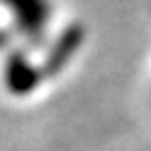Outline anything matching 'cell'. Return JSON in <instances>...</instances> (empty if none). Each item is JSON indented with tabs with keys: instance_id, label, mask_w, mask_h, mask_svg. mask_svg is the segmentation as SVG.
<instances>
[{
	"instance_id": "cell-1",
	"label": "cell",
	"mask_w": 151,
	"mask_h": 151,
	"mask_svg": "<svg viewBox=\"0 0 151 151\" xmlns=\"http://www.w3.org/2000/svg\"><path fill=\"white\" fill-rule=\"evenodd\" d=\"M12 5L27 27H36L43 22V0H12Z\"/></svg>"
}]
</instances>
